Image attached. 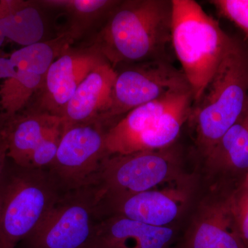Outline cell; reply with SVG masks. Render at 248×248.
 Returning a JSON list of instances; mask_svg holds the SVG:
<instances>
[{"instance_id": "cell-1", "label": "cell", "mask_w": 248, "mask_h": 248, "mask_svg": "<svg viewBox=\"0 0 248 248\" xmlns=\"http://www.w3.org/2000/svg\"><path fill=\"white\" fill-rule=\"evenodd\" d=\"M172 1L119 2L99 32L94 48L115 68L124 62L159 60L171 42Z\"/></svg>"}, {"instance_id": "cell-2", "label": "cell", "mask_w": 248, "mask_h": 248, "mask_svg": "<svg viewBox=\"0 0 248 248\" xmlns=\"http://www.w3.org/2000/svg\"><path fill=\"white\" fill-rule=\"evenodd\" d=\"M233 40L192 0H172L171 42L197 103Z\"/></svg>"}, {"instance_id": "cell-3", "label": "cell", "mask_w": 248, "mask_h": 248, "mask_svg": "<svg viewBox=\"0 0 248 248\" xmlns=\"http://www.w3.org/2000/svg\"><path fill=\"white\" fill-rule=\"evenodd\" d=\"M63 192L48 169L8 159L0 177V248H15L27 238Z\"/></svg>"}, {"instance_id": "cell-4", "label": "cell", "mask_w": 248, "mask_h": 248, "mask_svg": "<svg viewBox=\"0 0 248 248\" xmlns=\"http://www.w3.org/2000/svg\"><path fill=\"white\" fill-rule=\"evenodd\" d=\"M248 55L233 41L190 114L207 151L248 110Z\"/></svg>"}, {"instance_id": "cell-5", "label": "cell", "mask_w": 248, "mask_h": 248, "mask_svg": "<svg viewBox=\"0 0 248 248\" xmlns=\"http://www.w3.org/2000/svg\"><path fill=\"white\" fill-rule=\"evenodd\" d=\"M97 185L66 191L27 238L29 248H87L100 221Z\"/></svg>"}, {"instance_id": "cell-6", "label": "cell", "mask_w": 248, "mask_h": 248, "mask_svg": "<svg viewBox=\"0 0 248 248\" xmlns=\"http://www.w3.org/2000/svg\"><path fill=\"white\" fill-rule=\"evenodd\" d=\"M190 91L186 89L170 93L125 114L122 120L107 130L108 154L157 151L169 146L174 137V124L166 111Z\"/></svg>"}, {"instance_id": "cell-7", "label": "cell", "mask_w": 248, "mask_h": 248, "mask_svg": "<svg viewBox=\"0 0 248 248\" xmlns=\"http://www.w3.org/2000/svg\"><path fill=\"white\" fill-rule=\"evenodd\" d=\"M104 124L95 121L65 128L48 168L63 192L97 184L103 162L108 156Z\"/></svg>"}, {"instance_id": "cell-8", "label": "cell", "mask_w": 248, "mask_h": 248, "mask_svg": "<svg viewBox=\"0 0 248 248\" xmlns=\"http://www.w3.org/2000/svg\"><path fill=\"white\" fill-rule=\"evenodd\" d=\"M2 128L11 161L22 167L48 169L55 159L66 126L61 117L34 110L18 114Z\"/></svg>"}, {"instance_id": "cell-9", "label": "cell", "mask_w": 248, "mask_h": 248, "mask_svg": "<svg viewBox=\"0 0 248 248\" xmlns=\"http://www.w3.org/2000/svg\"><path fill=\"white\" fill-rule=\"evenodd\" d=\"M190 89L183 72L161 60L143 62L117 73L104 122L174 91Z\"/></svg>"}, {"instance_id": "cell-10", "label": "cell", "mask_w": 248, "mask_h": 248, "mask_svg": "<svg viewBox=\"0 0 248 248\" xmlns=\"http://www.w3.org/2000/svg\"><path fill=\"white\" fill-rule=\"evenodd\" d=\"M172 156L164 149L108 155L97 184L102 197H117L151 190L168 177Z\"/></svg>"}, {"instance_id": "cell-11", "label": "cell", "mask_w": 248, "mask_h": 248, "mask_svg": "<svg viewBox=\"0 0 248 248\" xmlns=\"http://www.w3.org/2000/svg\"><path fill=\"white\" fill-rule=\"evenodd\" d=\"M106 60L95 48L67 50L53 62L38 92L37 111L62 117L67 104L79 85L91 71Z\"/></svg>"}, {"instance_id": "cell-12", "label": "cell", "mask_w": 248, "mask_h": 248, "mask_svg": "<svg viewBox=\"0 0 248 248\" xmlns=\"http://www.w3.org/2000/svg\"><path fill=\"white\" fill-rule=\"evenodd\" d=\"M117 75L115 68L107 60L96 66L81 81L67 104L61 117L65 126L95 121L102 122L110 107Z\"/></svg>"}, {"instance_id": "cell-13", "label": "cell", "mask_w": 248, "mask_h": 248, "mask_svg": "<svg viewBox=\"0 0 248 248\" xmlns=\"http://www.w3.org/2000/svg\"><path fill=\"white\" fill-rule=\"evenodd\" d=\"M174 236L169 227L145 224L118 215L102 217L87 248H168Z\"/></svg>"}, {"instance_id": "cell-14", "label": "cell", "mask_w": 248, "mask_h": 248, "mask_svg": "<svg viewBox=\"0 0 248 248\" xmlns=\"http://www.w3.org/2000/svg\"><path fill=\"white\" fill-rule=\"evenodd\" d=\"M99 210L102 217L118 215L150 226L167 227L177 217L179 206L168 194L151 190L131 195L102 197Z\"/></svg>"}, {"instance_id": "cell-15", "label": "cell", "mask_w": 248, "mask_h": 248, "mask_svg": "<svg viewBox=\"0 0 248 248\" xmlns=\"http://www.w3.org/2000/svg\"><path fill=\"white\" fill-rule=\"evenodd\" d=\"M45 24L35 3L0 0V48L5 40L27 46L42 40Z\"/></svg>"}, {"instance_id": "cell-16", "label": "cell", "mask_w": 248, "mask_h": 248, "mask_svg": "<svg viewBox=\"0 0 248 248\" xmlns=\"http://www.w3.org/2000/svg\"><path fill=\"white\" fill-rule=\"evenodd\" d=\"M186 248H246L235 228L230 195L194 228Z\"/></svg>"}, {"instance_id": "cell-17", "label": "cell", "mask_w": 248, "mask_h": 248, "mask_svg": "<svg viewBox=\"0 0 248 248\" xmlns=\"http://www.w3.org/2000/svg\"><path fill=\"white\" fill-rule=\"evenodd\" d=\"M214 161L231 172L248 173V110L208 152Z\"/></svg>"}, {"instance_id": "cell-18", "label": "cell", "mask_w": 248, "mask_h": 248, "mask_svg": "<svg viewBox=\"0 0 248 248\" xmlns=\"http://www.w3.org/2000/svg\"><path fill=\"white\" fill-rule=\"evenodd\" d=\"M120 1L112 0H45L37 4L62 10L73 19L69 30L79 36L104 14L111 12Z\"/></svg>"}, {"instance_id": "cell-19", "label": "cell", "mask_w": 248, "mask_h": 248, "mask_svg": "<svg viewBox=\"0 0 248 248\" xmlns=\"http://www.w3.org/2000/svg\"><path fill=\"white\" fill-rule=\"evenodd\" d=\"M230 203L236 232L248 248V184L243 182L231 192Z\"/></svg>"}, {"instance_id": "cell-20", "label": "cell", "mask_w": 248, "mask_h": 248, "mask_svg": "<svg viewBox=\"0 0 248 248\" xmlns=\"http://www.w3.org/2000/svg\"><path fill=\"white\" fill-rule=\"evenodd\" d=\"M218 12L234 22L248 37V0H214Z\"/></svg>"}, {"instance_id": "cell-21", "label": "cell", "mask_w": 248, "mask_h": 248, "mask_svg": "<svg viewBox=\"0 0 248 248\" xmlns=\"http://www.w3.org/2000/svg\"><path fill=\"white\" fill-rule=\"evenodd\" d=\"M8 159V143L6 133L2 127L0 128V177L4 172Z\"/></svg>"}, {"instance_id": "cell-22", "label": "cell", "mask_w": 248, "mask_h": 248, "mask_svg": "<svg viewBox=\"0 0 248 248\" xmlns=\"http://www.w3.org/2000/svg\"><path fill=\"white\" fill-rule=\"evenodd\" d=\"M243 182L246 183V184H248V173L247 174V175H246V178H245L244 182Z\"/></svg>"}]
</instances>
